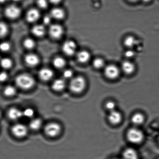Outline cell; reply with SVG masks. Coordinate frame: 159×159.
I'll return each mask as SVG.
<instances>
[{
  "label": "cell",
  "instance_id": "8d00e7d4",
  "mask_svg": "<svg viewBox=\"0 0 159 159\" xmlns=\"http://www.w3.org/2000/svg\"><path fill=\"white\" fill-rule=\"evenodd\" d=\"M51 20V19L50 17L49 16H46L43 18V23H44L45 24L48 25L50 23Z\"/></svg>",
  "mask_w": 159,
  "mask_h": 159
},
{
  "label": "cell",
  "instance_id": "484cf974",
  "mask_svg": "<svg viewBox=\"0 0 159 159\" xmlns=\"http://www.w3.org/2000/svg\"><path fill=\"white\" fill-rule=\"evenodd\" d=\"M53 64L57 68H63L65 64V61L63 58L61 57L56 58L53 60Z\"/></svg>",
  "mask_w": 159,
  "mask_h": 159
},
{
  "label": "cell",
  "instance_id": "7bdbcfd3",
  "mask_svg": "<svg viewBox=\"0 0 159 159\" xmlns=\"http://www.w3.org/2000/svg\"><path fill=\"white\" fill-rule=\"evenodd\" d=\"M1 115H1V111H0V118H1Z\"/></svg>",
  "mask_w": 159,
  "mask_h": 159
},
{
  "label": "cell",
  "instance_id": "5b68a950",
  "mask_svg": "<svg viewBox=\"0 0 159 159\" xmlns=\"http://www.w3.org/2000/svg\"><path fill=\"white\" fill-rule=\"evenodd\" d=\"M61 127L60 124L56 123H51L47 124L45 128V132L48 136H57L60 133Z\"/></svg>",
  "mask_w": 159,
  "mask_h": 159
},
{
  "label": "cell",
  "instance_id": "83f0119b",
  "mask_svg": "<svg viewBox=\"0 0 159 159\" xmlns=\"http://www.w3.org/2000/svg\"><path fill=\"white\" fill-rule=\"evenodd\" d=\"M8 32V27L5 23L0 22V38L4 37Z\"/></svg>",
  "mask_w": 159,
  "mask_h": 159
},
{
  "label": "cell",
  "instance_id": "603a6c76",
  "mask_svg": "<svg viewBox=\"0 0 159 159\" xmlns=\"http://www.w3.org/2000/svg\"><path fill=\"white\" fill-rule=\"evenodd\" d=\"M124 43L127 47L131 48L136 44L137 41L136 39L133 36H129L125 39Z\"/></svg>",
  "mask_w": 159,
  "mask_h": 159
},
{
  "label": "cell",
  "instance_id": "b9f144b4",
  "mask_svg": "<svg viewBox=\"0 0 159 159\" xmlns=\"http://www.w3.org/2000/svg\"><path fill=\"white\" fill-rule=\"evenodd\" d=\"M129 1H132V2H135V1H138V0H129Z\"/></svg>",
  "mask_w": 159,
  "mask_h": 159
},
{
  "label": "cell",
  "instance_id": "e575fe53",
  "mask_svg": "<svg viewBox=\"0 0 159 159\" xmlns=\"http://www.w3.org/2000/svg\"><path fill=\"white\" fill-rule=\"evenodd\" d=\"M8 75L7 73L4 72H0V82H4L7 80Z\"/></svg>",
  "mask_w": 159,
  "mask_h": 159
},
{
  "label": "cell",
  "instance_id": "4fadbf2b",
  "mask_svg": "<svg viewBox=\"0 0 159 159\" xmlns=\"http://www.w3.org/2000/svg\"><path fill=\"white\" fill-rule=\"evenodd\" d=\"M40 16L39 11L37 9H32L30 10L26 15V19L30 22H34L38 19Z\"/></svg>",
  "mask_w": 159,
  "mask_h": 159
},
{
  "label": "cell",
  "instance_id": "60d3db41",
  "mask_svg": "<svg viewBox=\"0 0 159 159\" xmlns=\"http://www.w3.org/2000/svg\"><path fill=\"white\" fill-rule=\"evenodd\" d=\"M143 1L146 2H148L150 1L151 0H143Z\"/></svg>",
  "mask_w": 159,
  "mask_h": 159
},
{
  "label": "cell",
  "instance_id": "8992f818",
  "mask_svg": "<svg viewBox=\"0 0 159 159\" xmlns=\"http://www.w3.org/2000/svg\"><path fill=\"white\" fill-rule=\"evenodd\" d=\"M120 71L116 65H110L104 68V73L107 78L111 79H116L119 76Z\"/></svg>",
  "mask_w": 159,
  "mask_h": 159
},
{
  "label": "cell",
  "instance_id": "7c38bea8",
  "mask_svg": "<svg viewBox=\"0 0 159 159\" xmlns=\"http://www.w3.org/2000/svg\"><path fill=\"white\" fill-rule=\"evenodd\" d=\"M8 116L11 119L16 120L23 117V111L16 108H12L8 112Z\"/></svg>",
  "mask_w": 159,
  "mask_h": 159
},
{
  "label": "cell",
  "instance_id": "2e32d148",
  "mask_svg": "<svg viewBox=\"0 0 159 159\" xmlns=\"http://www.w3.org/2000/svg\"><path fill=\"white\" fill-rule=\"evenodd\" d=\"M78 60L81 63H86L90 60L91 55L88 51L83 50L79 51L77 54Z\"/></svg>",
  "mask_w": 159,
  "mask_h": 159
},
{
  "label": "cell",
  "instance_id": "ffe728a7",
  "mask_svg": "<svg viewBox=\"0 0 159 159\" xmlns=\"http://www.w3.org/2000/svg\"><path fill=\"white\" fill-rule=\"evenodd\" d=\"M42 126V121L39 118H35L31 120L29 124V127L33 130H37L39 129Z\"/></svg>",
  "mask_w": 159,
  "mask_h": 159
},
{
  "label": "cell",
  "instance_id": "52a82bcc",
  "mask_svg": "<svg viewBox=\"0 0 159 159\" xmlns=\"http://www.w3.org/2000/svg\"><path fill=\"white\" fill-rule=\"evenodd\" d=\"M21 10L18 6L15 5H11L7 6L5 10L6 16L9 18L15 19L19 16Z\"/></svg>",
  "mask_w": 159,
  "mask_h": 159
},
{
  "label": "cell",
  "instance_id": "3957f363",
  "mask_svg": "<svg viewBox=\"0 0 159 159\" xmlns=\"http://www.w3.org/2000/svg\"><path fill=\"white\" fill-rule=\"evenodd\" d=\"M128 140L133 144H139L144 139V134L141 130L136 128L130 129L127 133Z\"/></svg>",
  "mask_w": 159,
  "mask_h": 159
},
{
  "label": "cell",
  "instance_id": "cb8c5ba5",
  "mask_svg": "<svg viewBox=\"0 0 159 159\" xmlns=\"http://www.w3.org/2000/svg\"><path fill=\"white\" fill-rule=\"evenodd\" d=\"M4 94L7 96H15L16 93V90L15 87L12 86H8L5 88Z\"/></svg>",
  "mask_w": 159,
  "mask_h": 159
},
{
  "label": "cell",
  "instance_id": "d6a6232c",
  "mask_svg": "<svg viewBox=\"0 0 159 159\" xmlns=\"http://www.w3.org/2000/svg\"><path fill=\"white\" fill-rule=\"evenodd\" d=\"M115 107H116L115 104L112 101H109L106 104V108L110 112L115 110Z\"/></svg>",
  "mask_w": 159,
  "mask_h": 159
},
{
  "label": "cell",
  "instance_id": "74e56055",
  "mask_svg": "<svg viewBox=\"0 0 159 159\" xmlns=\"http://www.w3.org/2000/svg\"><path fill=\"white\" fill-rule=\"evenodd\" d=\"M50 2L53 4H59L62 0H49Z\"/></svg>",
  "mask_w": 159,
  "mask_h": 159
},
{
  "label": "cell",
  "instance_id": "836d02e7",
  "mask_svg": "<svg viewBox=\"0 0 159 159\" xmlns=\"http://www.w3.org/2000/svg\"><path fill=\"white\" fill-rule=\"evenodd\" d=\"M63 75L65 78L68 79L72 77L73 72L72 71L70 70H67L64 72Z\"/></svg>",
  "mask_w": 159,
  "mask_h": 159
},
{
  "label": "cell",
  "instance_id": "9c48e42d",
  "mask_svg": "<svg viewBox=\"0 0 159 159\" xmlns=\"http://www.w3.org/2000/svg\"><path fill=\"white\" fill-rule=\"evenodd\" d=\"M49 34L51 37L54 39H58L61 37L63 34V28L60 25L54 24L49 28Z\"/></svg>",
  "mask_w": 159,
  "mask_h": 159
},
{
  "label": "cell",
  "instance_id": "d590c367",
  "mask_svg": "<svg viewBox=\"0 0 159 159\" xmlns=\"http://www.w3.org/2000/svg\"><path fill=\"white\" fill-rule=\"evenodd\" d=\"M135 53L132 50H129L126 51L125 53V56L128 58H132L134 57L135 55Z\"/></svg>",
  "mask_w": 159,
  "mask_h": 159
},
{
  "label": "cell",
  "instance_id": "1f68e13d",
  "mask_svg": "<svg viewBox=\"0 0 159 159\" xmlns=\"http://www.w3.org/2000/svg\"><path fill=\"white\" fill-rule=\"evenodd\" d=\"M37 4L40 8L45 9L48 7V2L47 0H37Z\"/></svg>",
  "mask_w": 159,
  "mask_h": 159
},
{
  "label": "cell",
  "instance_id": "30bf717a",
  "mask_svg": "<svg viewBox=\"0 0 159 159\" xmlns=\"http://www.w3.org/2000/svg\"><path fill=\"white\" fill-rule=\"evenodd\" d=\"M121 68L125 73L127 74H130L134 71L135 65L131 62L129 61H125L122 62Z\"/></svg>",
  "mask_w": 159,
  "mask_h": 159
},
{
  "label": "cell",
  "instance_id": "44dd1931",
  "mask_svg": "<svg viewBox=\"0 0 159 159\" xmlns=\"http://www.w3.org/2000/svg\"><path fill=\"white\" fill-rule=\"evenodd\" d=\"M144 118L141 114L137 113L134 115L132 118V121L134 124L139 125L144 122Z\"/></svg>",
  "mask_w": 159,
  "mask_h": 159
},
{
  "label": "cell",
  "instance_id": "4dcf8cb0",
  "mask_svg": "<svg viewBox=\"0 0 159 159\" xmlns=\"http://www.w3.org/2000/svg\"><path fill=\"white\" fill-rule=\"evenodd\" d=\"M11 45L7 42H4L0 44V50L4 52L9 51L10 49Z\"/></svg>",
  "mask_w": 159,
  "mask_h": 159
},
{
  "label": "cell",
  "instance_id": "277c9868",
  "mask_svg": "<svg viewBox=\"0 0 159 159\" xmlns=\"http://www.w3.org/2000/svg\"><path fill=\"white\" fill-rule=\"evenodd\" d=\"M12 134L19 138H22L27 134L28 130L27 127L24 124H18L13 126L11 129Z\"/></svg>",
  "mask_w": 159,
  "mask_h": 159
},
{
  "label": "cell",
  "instance_id": "f1b7e54d",
  "mask_svg": "<svg viewBox=\"0 0 159 159\" xmlns=\"http://www.w3.org/2000/svg\"><path fill=\"white\" fill-rule=\"evenodd\" d=\"M23 116L26 118H31L33 117L34 115V110L31 108L25 109L23 111Z\"/></svg>",
  "mask_w": 159,
  "mask_h": 159
},
{
  "label": "cell",
  "instance_id": "9a60e30c",
  "mask_svg": "<svg viewBox=\"0 0 159 159\" xmlns=\"http://www.w3.org/2000/svg\"><path fill=\"white\" fill-rule=\"evenodd\" d=\"M25 61L28 65L31 66H34L39 63V58L36 55L34 54H27L25 57Z\"/></svg>",
  "mask_w": 159,
  "mask_h": 159
},
{
  "label": "cell",
  "instance_id": "7402d4cb",
  "mask_svg": "<svg viewBox=\"0 0 159 159\" xmlns=\"http://www.w3.org/2000/svg\"><path fill=\"white\" fill-rule=\"evenodd\" d=\"M32 32L34 35L37 36H41L44 34V27L42 25H36L33 27Z\"/></svg>",
  "mask_w": 159,
  "mask_h": 159
},
{
  "label": "cell",
  "instance_id": "d4e9b609",
  "mask_svg": "<svg viewBox=\"0 0 159 159\" xmlns=\"http://www.w3.org/2000/svg\"><path fill=\"white\" fill-rule=\"evenodd\" d=\"M93 63L94 68L97 69H100L104 68L105 66V62L103 59L101 58H97L94 59Z\"/></svg>",
  "mask_w": 159,
  "mask_h": 159
},
{
  "label": "cell",
  "instance_id": "ba28073f",
  "mask_svg": "<svg viewBox=\"0 0 159 159\" xmlns=\"http://www.w3.org/2000/svg\"><path fill=\"white\" fill-rule=\"evenodd\" d=\"M77 48L75 42L72 40H68L63 44L62 49L63 52L67 55L71 56L75 53Z\"/></svg>",
  "mask_w": 159,
  "mask_h": 159
},
{
  "label": "cell",
  "instance_id": "ee69618b",
  "mask_svg": "<svg viewBox=\"0 0 159 159\" xmlns=\"http://www.w3.org/2000/svg\"></svg>",
  "mask_w": 159,
  "mask_h": 159
},
{
  "label": "cell",
  "instance_id": "ac0fdd59",
  "mask_svg": "<svg viewBox=\"0 0 159 159\" xmlns=\"http://www.w3.org/2000/svg\"><path fill=\"white\" fill-rule=\"evenodd\" d=\"M66 83L65 81L62 79H57L54 81L52 85V88L54 91H62L65 88Z\"/></svg>",
  "mask_w": 159,
  "mask_h": 159
},
{
  "label": "cell",
  "instance_id": "6da1fadb",
  "mask_svg": "<svg viewBox=\"0 0 159 159\" xmlns=\"http://www.w3.org/2000/svg\"><path fill=\"white\" fill-rule=\"evenodd\" d=\"M15 82L19 88L24 90L29 89L35 85L33 77L28 74L20 75L16 77Z\"/></svg>",
  "mask_w": 159,
  "mask_h": 159
},
{
  "label": "cell",
  "instance_id": "4316f807",
  "mask_svg": "<svg viewBox=\"0 0 159 159\" xmlns=\"http://www.w3.org/2000/svg\"><path fill=\"white\" fill-rule=\"evenodd\" d=\"M0 63H1V66L3 68L6 69L10 68L12 65L11 60L8 58H4L2 59Z\"/></svg>",
  "mask_w": 159,
  "mask_h": 159
},
{
  "label": "cell",
  "instance_id": "f546056e",
  "mask_svg": "<svg viewBox=\"0 0 159 159\" xmlns=\"http://www.w3.org/2000/svg\"><path fill=\"white\" fill-rule=\"evenodd\" d=\"M24 45L28 49H32L35 46V43L34 40L31 39H27L25 40Z\"/></svg>",
  "mask_w": 159,
  "mask_h": 159
},
{
  "label": "cell",
  "instance_id": "7a4b0ae2",
  "mask_svg": "<svg viewBox=\"0 0 159 159\" xmlns=\"http://www.w3.org/2000/svg\"><path fill=\"white\" fill-rule=\"evenodd\" d=\"M86 85V83L85 79L81 76H78L71 81L70 88L73 92L80 93L85 89Z\"/></svg>",
  "mask_w": 159,
  "mask_h": 159
},
{
  "label": "cell",
  "instance_id": "e0dca14e",
  "mask_svg": "<svg viewBox=\"0 0 159 159\" xmlns=\"http://www.w3.org/2000/svg\"><path fill=\"white\" fill-rule=\"evenodd\" d=\"M121 159H138V153L134 149L128 148L124 151Z\"/></svg>",
  "mask_w": 159,
  "mask_h": 159
},
{
  "label": "cell",
  "instance_id": "ab89813d",
  "mask_svg": "<svg viewBox=\"0 0 159 159\" xmlns=\"http://www.w3.org/2000/svg\"><path fill=\"white\" fill-rule=\"evenodd\" d=\"M11 1L14 2H18L20 1V0H11Z\"/></svg>",
  "mask_w": 159,
  "mask_h": 159
},
{
  "label": "cell",
  "instance_id": "f35d334b",
  "mask_svg": "<svg viewBox=\"0 0 159 159\" xmlns=\"http://www.w3.org/2000/svg\"><path fill=\"white\" fill-rule=\"evenodd\" d=\"M9 1V0H0V3H4L7 2Z\"/></svg>",
  "mask_w": 159,
  "mask_h": 159
},
{
  "label": "cell",
  "instance_id": "8fae6325",
  "mask_svg": "<svg viewBox=\"0 0 159 159\" xmlns=\"http://www.w3.org/2000/svg\"><path fill=\"white\" fill-rule=\"evenodd\" d=\"M122 117L121 114L116 110H114L110 112L109 115L108 119L111 124H117L121 122Z\"/></svg>",
  "mask_w": 159,
  "mask_h": 159
},
{
  "label": "cell",
  "instance_id": "d6986e66",
  "mask_svg": "<svg viewBox=\"0 0 159 159\" xmlns=\"http://www.w3.org/2000/svg\"><path fill=\"white\" fill-rule=\"evenodd\" d=\"M51 16L54 18L61 19L65 16V12L63 9L60 8H55L51 11Z\"/></svg>",
  "mask_w": 159,
  "mask_h": 159
},
{
  "label": "cell",
  "instance_id": "5bb4252c",
  "mask_svg": "<svg viewBox=\"0 0 159 159\" xmlns=\"http://www.w3.org/2000/svg\"><path fill=\"white\" fill-rule=\"evenodd\" d=\"M53 74L51 70L48 68H43L40 70L39 76L40 78L44 81L50 80L52 77Z\"/></svg>",
  "mask_w": 159,
  "mask_h": 159
}]
</instances>
